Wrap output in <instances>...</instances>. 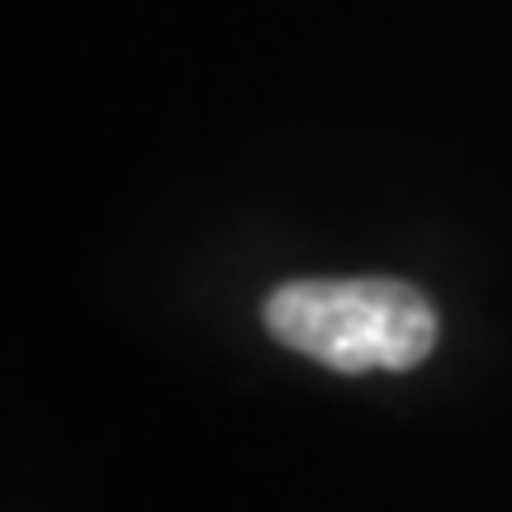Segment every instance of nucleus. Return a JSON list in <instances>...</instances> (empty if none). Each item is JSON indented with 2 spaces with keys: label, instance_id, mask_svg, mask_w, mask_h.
I'll use <instances>...</instances> for the list:
<instances>
[{
  "label": "nucleus",
  "instance_id": "obj_1",
  "mask_svg": "<svg viewBox=\"0 0 512 512\" xmlns=\"http://www.w3.org/2000/svg\"><path fill=\"white\" fill-rule=\"evenodd\" d=\"M266 332L280 347L309 356L337 375L422 366L441 337L432 299L389 275L351 280H290L266 299Z\"/></svg>",
  "mask_w": 512,
  "mask_h": 512
}]
</instances>
